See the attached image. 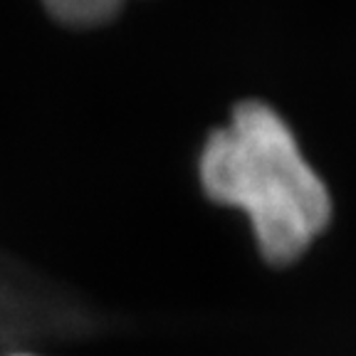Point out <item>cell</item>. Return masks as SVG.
Masks as SVG:
<instances>
[{
	"instance_id": "6da1fadb",
	"label": "cell",
	"mask_w": 356,
	"mask_h": 356,
	"mask_svg": "<svg viewBox=\"0 0 356 356\" xmlns=\"http://www.w3.org/2000/svg\"><path fill=\"white\" fill-rule=\"evenodd\" d=\"M198 181L216 206L248 220L257 255L289 267L314 248L332 222V193L295 131L260 99L233 106L198 154Z\"/></svg>"
},
{
	"instance_id": "7a4b0ae2",
	"label": "cell",
	"mask_w": 356,
	"mask_h": 356,
	"mask_svg": "<svg viewBox=\"0 0 356 356\" xmlns=\"http://www.w3.org/2000/svg\"><path fill=\"white\" fill-rule=\"evenodd\" d=\"M42 8L70 28H99L114 20L127 0H40Z\"/></svg>"
},
{
	"instance_id": "3957f363",
	"label": "cell",
	"mask_w": 356,
	"mask_h": 356,
	"mask_svg": "<svg viewBox=\"0 0 356 356\" xmlns=\"http://www.w3.org/2000/svg\"><path fill=\"white\" fill-rule=\"evenodd\" d=\"M10 356H35V354H10Z\"/></svg>"
}]
</instances>
